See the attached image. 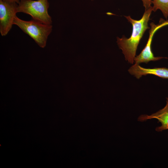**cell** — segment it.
I'll use <instances>...</instances> for the list:
<instances>
[{"label":"cell","instance_id":"8fae6325","mask_svg":"<svg viewBox=\"0 0 168 168\" xmlns=\"http://www.w3.org/2000/svg\"><path fill=\"white\" fill-rule=\"evenodd\" d=\"M91 0V1H93V0Z\"/></svg>","mask_w":168,"mask_h":168},{"label":"cell","instance_id":"30bf717a","mask_svg":"<svg viewBox=\"0 0 168 168\" xmlns=\"http://www.w3.org/2000/svg\"><path fill=\"white\" fill-rule=\"evenodd\" d=\"M3 1L11 2H14L18 3L20 0H2Z\"/></svg>","mask_w":168,"mask_h":168},{"label":"cell","instance_id":"6da1fadb","mask_svg":"<svg viewBox=\"0 0 168 168\" xmlns=\"http://www.w3.org/2000/svg\"><path fill=\"white\" fill-rule=\"evenodd\" d=\"M152 11V7L145 11L139 20H135L130 16H124L133 27L131 35L128 38L123 36L121 38L117 37V43L124 55L125 60L133 64L138 45L146 30L149 29L148 23Z\"/></svg>","mask_w":168,"mask_h":168},{"label":"cell","instance_id":"8992f818","mask_svg":"<svg viewBox=\"0 0 168 168\" xmlns=\"http://www.w3.org/2000/svg\"><path fill=\"white\" fill-rule=\"evenodd\" d=\"M129 72L138 79L142 76L148 74L153 75L162 78L168 79V68H145L140 66L139 64L135 63L128 70Z\"/></svg>","mask_w":168,"mask_h":168},{"label":"cell","instance_id":"3957f363","mask_svg":"<svg viewBox=\"0 0 168 168\" xmlns=\"http://www.w3.org/2000/svg\"><path fill=\"white\" fill-rule=\"evenodd\" d=\"M48 0H20L18 3L17 12L30 15L32 19L43 23L51 25V16L48 13Z\"/></svg>","mask_w":168,"mask_h":168},{"label":"cell","instance_id":"52a82bcc","mask_svg":"<svg viewBox=\"0 0 168 168\" xmlns=\"http://www.w3.org/2000/svg\"><path fill=\"white\" fill-rule=\"evenodd\" d=\"M166 99V105L163 109L149 115H141L138 117V121L143 122L148 119H156L161 124V126L156 128V131L160 132L168 129V97Z\"/></svg>","mask_w":168,"mask_h":168},{"label":"cell","instance_id":"277c9868","mask_svg":"<svg viewBox=\"0 0 168 168\" xmlns=\"http://www.w3.org/2000/svg\"><path fill=\"white\" fill-rule=\"evenodd\" d=\"M18 4L0 0V32L2 36L7 35L13 25L17 13Z\"/></svg>","mask_w":168,"mask_h":168},{"label":"cell","instance_id":"ba28073f","mask_svg":"<svg viewBox=\"0 0 168 168\" xmlns=\"http://www.w3.org/2000/svg\"><path fill=\"white\" fill-rule=\"evenodd\" d=\"M152 11L160 9L166 19L168 17V0H153Z\"/></svg>","mask_w":168,"mask_h":168},{"label":"cell","instance_id":"9c48e42d","mask_svg":"<svg viewBox=\"0 0 168 168\" xmlns=\"http://www.w3.org/2000/svg\"><path fill=\"white\" fill-rule=\"evenodd\" d=\"M143 4V6L145 7V10H147L152 6L151 4L152 3V0H141Z\"/></svg>","mask_w":168,"mask_h":168},{"label":"cell","instance_id":"7a4b0ae2","mask_svg":"<svg viewBox=\"0 0 168 168\" xmlns=\"http://www.w3.org/2000/svg\"><path fill=\"white\" fill-rule=\"evenodd\" d=\"M13 25L18 26L42 48L46 46L48 36L52 30V25L44 24L33 19L26 21L16 16L15 17Z\"/></svg>","mask_w":168,"mask_h":168},{"label":"cell","instance_id":"5b68a950","mask_svg":"<svg viewBox=\"0 0 168 168\" xmlns=\"http://www.w3.org/2000/svg\"><path fill=\"white\" fill-rule=\"evenodd\" d=\"M168 25V20L166 21L161 18L159 23L156 25L153 22L150 24L151 28L149 30V35L147 44L141 53L134 58V61L135 63H147L150 61H156L165 58L161 57H155L152 49V43L153 36L155 33L158 29L165 26Z\"/></svg>","mask_w":168,"mask_h":168}]
</instances>
